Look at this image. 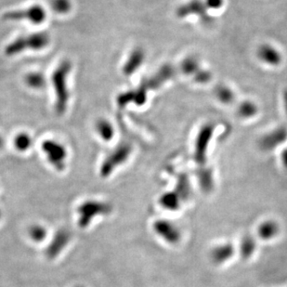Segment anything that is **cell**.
<instances>
[{
    "mask_svg": "<svg viewBox=\"0 0 287 287\" xmlns=\"http://www.w3.org/2000/svg\"><path fill=\"white\" fill-rule=\"evenodd\" d=\"M71 65L69 61H65L55 70L52 76V82L56 93V110L58 114H64L67 106L69 93L67 89V76L69 74Z\"/></svg>",
    "mask_w": 287,
    "mask_h": 287,
    "instance_id": "6da1fadb",
    "label": "cell"
},
{
    "mask_svg": "<svg viewBox=\"0 0 287 287\" xmlns=\"http://www.w3.org/2000/svg\"><path fill=\"white\" fill-rule=\"evenodd\" d=\"M112 212V207L109 203L100 202L98 200H88L80 204L77 209L78 225L82 228L88 227L92 219L99 216L108 215Z\"/></svg>",
    "mask_w": 287,
    "mask_h": 287,
    "instance_id": "7a4b0ae2",
    "label": "cell"
},
{
    "mask_svg": "<svg viewBox=\"0 0 287 287\" xmlns=\"http://www.w3.org/2000/svg\"><path fill=\"white\" fill-rule=\"evenodd\" d=\"M49 43V36L46 34H34L28 35V37H20L9 45L6 49L8 55L20 53L25 49L30 50H42Z\"/></svg>",
    "mask_w": 287,
    "mask_h": 287,
    "instance_id": "3957f363",
    "label": "cell"
},
{
    "mask_svg": "<svg viewBox=\"0 0 287 287\" xmlns=\"http://www.w3.org/2000/svg\"><path fill=\"white\" fill-rule=\"evenodd\" d=\"M153 230L159 237L170 244H177L181 239V233L178 226L165 218L155 220L153 223Z\"/></svg>",
    "mask_w": 287,
    "mask_h": 287,
    "instance_id": "277c9868",
    "label": "cell"
},
{
    "mask_svg": "<svg viewBox=\"0 0 287 287\" xmlns=\"http://www.w3.org/2000/svg\"><path fill=\"white\" fill-rule=\"evenodd\" d=\"M42 150L44 152L47 158L54 168L61 170L65 168V161L67 158V151L59 142L54 140H46L42 144Z\"/></svg>",
    "mask_w": 287,
    "mask_h": 287,
    "instance_id": "5b68a950",
    "label": "cell"
},
{
    "mask_svg": "<svg viewBox=\"0 0 287 287\" xmlns=\"http://www.w3.org/2000/svg\"><path fill=\"white\" fill-rule=\"evenodd\" d=\"M131 147L129 144H122L116 148L114 153L110 154L109 157H107L104 161L100 173L102 177H108L110 174L114 171V169L126 162L129 157V154H131Z\"/></svg>",
    "mask_w": 287,
    "mask_h": 287,
    "instance_id": "8992f818",
    "label": "cell"
},
{
    "mask_svg": "<svg viewBox=\"0 0 287 287\" xmlns=\"http://www.w3.org/2000/svg\"><path fill=\"white\" fill-rule=\"evenodd\" d=\"M9 20H19L26 19L34 25H40L46 19V11L41 6H33L25 10H15L5 15Z\"/></svg>",
    "mask_w": 287,
    "mask_h": 287,
    "instance_id": "52a82bcc",
    "label": "cell"
},
{
    "mask_svg": "<svg viewBox=\"0 0 287 287\" xmlns=\"http://www.w3.org/2000/svg\"><path fill=\"white\" fill-rule=\"evenodd\" d=\"M235 254V248L232 243H220L212 248L210 258L215 264L221 265L229 261Z\"/></svg>",
    "mask_w": 287,
    "mask_h": 287,
    "instance_id": "ba28073f",
    "label": "cell"
},
{
    "mask_svg": "<svg viewBox=\"0 0 287 287\" xmlns=\"http://www.w3.org/2000/svg\"><path fill=\"white\" fill-rule=\"evenodd\" d=\"M280 233V226L276 221L269 219L263 221L257 230L258 237L263 241H270L273 238L276 237Z\"/></svg>",
    "mask_w": 287,
    "mask_h": 287,
    "instance_id": "9c48e42d",
    "label": "cell"
},
{
    "mask_svg": "<svg viewBox=\"0 0 287 287\" xmlns=\"http://www.w3.org/2000/svg\"><path fill=\"white\" fill-rule=\"evenodd\" d=\"M54 237L53 242L48 249V254L50 258L57 256L63 250V248H65V245H67V243H69L70 241L69 233L65 231L59 232Z\"/></svg>",
    "mask_w": 287,
    "mask_h": 287,
    "instance_id": "30bf717a",
    "label": "cell"
},
{
    "mask_svg": "<svg viewBox=\"0 0 287 287\" xmlns=\"http://www.w3.org/2000/svg\"><path fill=\"white\" fill-rule=\"evenodd\" d=\"M182 202H183L182 199L176 191L163 193L159 199V203L161 204V207L171 211L178 210Z\"/></svg>",
    "mask_w": 287,
    "mask_h": 287,
    "instance_id": "8fae6325",
    "label": "cell"
},
{
    "mask_svg": "<svg viewBox=\"0 0 287 287\" xmlns=\"http://www.w3.org/2000/svg\"><path fill=\"white\" fill-rule=\"evenodd\" d=\"M257 248L255 238L251 235L243 236L240 243V255L243 259H249L254 255Z\"/></svg>",
    "mask_w": 287,
    "mask_h": 287,
    "instance_id": "7c38bea8",
    "label": "cell"
},
{
    "mask_svg": "<svg viewBox=\"0 0 287 287\" xmlns=\"http://www.w3.org/2000/svg\"><path fill=\"white\" fill-rule=\"evenodd\" d=\"M144 60V54L141 50H135L132 55L129 57L128 63L126 64L124 67L125 74H131L132 72L138 69L139 65H141Z\"/></svg>",
    "mask_w": 287,
    "mask_h": 287,
    "instance_id": "4fadbf2b",
    "label": "cell"
},
{
    "mask_svg": "<svg viewBox=\"0 0 287 287\" xmlns=\"http://www.w3.org/2000/svg\"><path fill=\"white\" fill-rule=\"evenodd\" d=\"M259 56L264 61L272 65H278L281 60L280 54L277 50L270 46H265L261 48V50L259 51Z\"/></svg>",
    "mask_w": 287,
    "mask_h": 287,
    "instance_id": "5bb4252c",
    "label": "cell"
},
{
    "mask_svg": "<svg viewBox=\"0 0 287 287\" xmlns=\"http://www.w3.org/2000/svg\"><path fill=\"white\" fill-rule=\"evenodd\" d=\"M96 129L101 139H104L105 141H109L110 139H112L114 137V128L107 120H99L97 123Z\"/></svg>",
    "mask_w": 287,
    "mask_h": 287,
    "instance_id": "9a60e30c",
    "label": "cell"
},
{
    "mask_svg": "<svg viewBox=\"0 0 287 287\" xmlns=\"http://www.w3.org/2000/svg\"><path fill=\"white\" fill-rule=\"evenodd\" d=\"M47 234L48 231L42 225H34L29 230L30 238L37 243L43 241L47 237Z\"/></svg>",
    "mask_w": 287,
    "mask_h": 287,
    "instance_id": "2e32d148",
    "label": "cell"
},
{
    "mask_svg": "<svg viewBox=\"0 0 287 287\" xmlns=\"http://www.w3.org/2000/svg\"><path fill=\"white\" fill-rule=\"evenodd\" d=\"M31 144H32V139L29 135L26 133L19 134L15 138V147L20 152H25L26 150H28L31 147Z\"/></svg>",
    "mask_w": 287,
    "mask_h": 287,
    "instance_id": "e0dca14e",
    "label": "cell"
},
{
    "mask_svg": "<svg viewBox=\"0 0 287 287\" xmlns=\"http://www.w3.org/2000/svg\"><path fill=\"white\" fill-rule=\"evenodd\" d=\"M44 77L41 74L38 73H33L30 74L26 76V83L30 86L31 88H36V89H40L43 87L44 85Z\"/></svg>",
    "mask_w": 287,
    "mask_h": 287,
    "instance_id": "ac0fdd59",
    "label": "cell"
},
{
    "mask_svg": "<svg viewBox=\"0 0 287 287\" xmlns=\"http://www.w3.org/2000/svg\"><path fill=\"white\" fill-rule=\"evenodd\" d=\"M52 9L58 13H65L71 10V3L69 0H52Z\"/></svg>",
    "mask_w": 287,
    "mask_h": 287,
    "instance_id": "d6986e66",
    "label": "cell"
},
{
    "mask_svg": "<svg viewBox=\"0 0 287 287\" xmlns=\"http://www.w3.org/2000/svg\"><path fill=\"white\" fill-rule=\"evenodd\" d=\"M2 144H3V142H2V139H1V138H0V147L2 146Z\"/></svg>",
    "mask_w": 287,
    "mask_h": 287,
    "instance_id": "ffe728a7",
    "label": "cell"
},
{
    "mask_svg": "<svg viewBox=\"0 0 287 287\" xmlns=\"http://www.w3.org/2000/svg\"><path fill=\"white\" fill-rule=\"evenodd\" d=\"M1 216H2V212H1V209H0V218H1Z\"/></svg>",
    "mask_w": 287,
    "mask_h": 287,
    "instance_id": "44dd1931",
    "label": "cell"
},
{
    "mask_svg": "<svg viewBox=\"0 0 287 287\" xmlns=\"http://www.w3.org/2000/svg\"><path fill=\"white\" fill-rule=\"evenodd\" d=\"M80 287H82V286H80Z\"/></svg>",
    "mask_w": 287,
    "mask_h": 287,
    "instance_id": "7402d4cb",
    "label": "cell"
}]
</instances>
